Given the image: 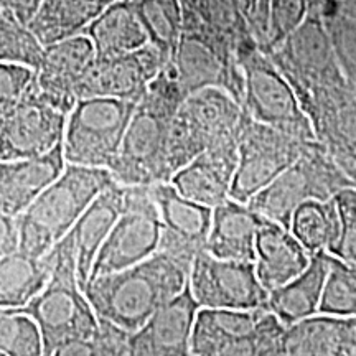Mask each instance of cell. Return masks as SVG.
I'll list each match as a JSON object with an SVG mask.
<instances>
[{
  "instance_id": "1",
  "label": "cell",
  "mask_w": 356,
  "mask_h": 356,
  "mask_svg": "<svg viewBox=\"0 0 356 356\" xmlns=\"http://www.w3.org/2000/svg\"><path fill=\"white\" fill-rule=\"evenodd\" d=\"M190 273V264L159 251L140 264L91 279L84 293L97 317L134 333L185 291Z\"/></svg>"
},
{
  "instance_id": "2",
  "label": "cell",
  "mask_w": 356,
  "mask_h": 356,
  "mask_svg": "<svg viewBox=\"0 0 356 356\" xmlns=\"http://www.w3.org/2000/svg\"><path fill=\"white\" fill-rule=\"evenodd\" d=\"M185 99L172 65H167L142 95L121 150L109 167L119 185L170 184L167 168L168 137L173 119Z\"/></svg>"
},
{
  "instance_id": "3",
  "label": "cell",
  "mask_w": 356,
  "mask_h": 356,
  "mask_svg": "<svg viewBox=\"0 0 356 356\" xmlns=\"http://www.w3.org/2000/svg\"><path fill=\"white\" fill-rule=\"evenodd\" d=\"M43 257L50 269L47 286L25 307L8 312L29 315L35 320L43 337L44 356H50L66 341L92 338L99 318L79 287L76 251L71 233Z\"/></svg>"
},
{
  "instance_id": "4",
  "label": "cell",
  "mask_w": 356,
  "mask_h": 356,
  "mask_svg": "<svg viewBox=\"0 0 356 356\" xmlns=\"http://www.w3.org/2000/svg\"><path fill=\"white\" fill-rule=\"evenodd\" d=\"M115 184L109 168L66 163L63 173L17 218L19 249L35 257L48 254L73 229L89 204Z\"/></svg>"
},
{
  "instance_id": "5",
  "label": "cell",
  "mask_w": 356,
  "mask_h": 356,
  "mask_svg": "<svg viewBox=\"0 0 356 356\" xmlns=\"http://www.w3.org/2000/svg\"><path fill=\"white\" fill-rule=\"evenodd\" d=\"M286 332L267 309H200L191 356H284Z\"/></svg>"
},
{
  "instance_id": "6",
  "label": "cell",
  "mask_w": 356,
  "mask_h": 356,
  "mask_svg": "<svg viewBox=\"0 0 356 356\" xmlns=\"http://www.w3.org/2000/svg\"><path fill=\"white\" fill-rule=\"evenodd\" d=\"M355 188L323 144L312 140L302 157L246 203L267 221L289 229L292 215L307 200H332Z\"/></svg>"
},
{
  "instance_id": "7",
  "label": "cell",
  "mask_w": 356,
  "mask_h": 356,
  "mask_svg": "<svg viewBox=\"0 0 356 356\" xmlns=\"http://www.w3.org/2000/svg\"><path fill=\"white\" fill-rule=\"evenodd\" d=\"M243 106L229 92L208 88L186 97L172 122L167 149L170 180L200 154L239 136Z\"/></svg>"
},
{
  "instance_id": "8",
  "label": "cell",
  "mask_w": 356,
  "mask_h": 356,
  "mask_svg": "<svg viewBox=\"0 0 356 356\" xmlns=\"http://www.w3.org/2000/svg\"><path fill=\"white\" fill-rule=\"evenodd\" d=\"M181 12L184 30L172 68L185 96L202 89L220 88L243 106L244 76L236 51L203 24L197 12Z\"/></svg>"
},
{
  "instance_id": "9",
  "label": "cell",
  "mask_w": 356,
  "mask_h": 356,
  "mask_svg": "<svg viewBox=\"0 0 356 356\" xmlns=\"http://www.w3.org/2000/svg\"><path fill=\"white\" fill-rule=\"evenodd\" d=\"M140 99L84 97L66 119L63 154L66 163L109 168Z\"/></svg>"
},
{
  "instance_id": "10",
  "label": "cell",
  "mask_w": 356,
  "mask_h": 356,
  "mask_svg": "<svg viewBox=\"0 0 356 356\" xmlns=\"http://www.w3.org/2000/svg\"><path fill=\"white\" fill-rule=\"evenodd\" d=\"M244 76L243 109L249 118L307 140H317L310 119L291 84L259 44L238 53Z\"/></svg>"
},
{
  "instance_id": "11",
  "label": "cell",
  "mask_w": 356,
  "mask_h": 356,
  "mask_svg": "<svg viewBox=\"0 0 356 356\" xmlns=\"http://www.w3.org/2000/svg\"><path fill=\"white\" fill-rule=\"evenodd\" d=\"M310 142L280 129L256 122L244 113L239 126V162L231 186V198L239 203H248L280 173L292 167Z\"/></svg>"
},
{
  "instance_id": "12",
  "label": "cell",
  "mask_w": 356,
  "mask_h": 356,
  "mask_svg": "<svg viewBox=\"0 0 356 356\" xmlns=\"http://www.w3.org/2000/svg\"><path fill=\"white\" fill-rule=\"evenodd\" d=\"M162 218L152 186H126L124 210L97 252L91 279L127 269L159 252Z\"/></svg>"
},
{
  "instance_id": "13",
  "label": "cell",
  "mask_w": 356,
  "mask_h": 356,
  "mask_svg": "<svg viewBox=\"0 0 356 356\" xmlns=\"http://www.w3.org/2000/svg\"><path fill=\"white\" fill-rule=\"evenodd\" d=\"M68 114L53 108L29 89L22 99L0 114V162L35 159L63 144Z\"/></svg>"
},
{
  "instance_id": "14",
  "label": "cell",
  "mask_w": 356,
  "mask_h": 356,
  "mask_svg": "<svg viewBox=\"0 0 356 356\" xmlns=\"http://www.w3.org/2000/svg\"><path fill=\"white\" fill-rule=\"evenodd\" d=\"M188 286L202 309L257 310L269 302L254 262L218 259L207 251L191 266Z\"/></svg>"
},
{
  "instance_id": "15",
  "label": "cell",
  "mask_w": 356,
  "mask_h": 356,
  "mask_svg": "<svg viewBox=\"0 0 356 356\" xmlns=\"http://www.w3.org/2000/svg\"><path fill=\"white\" fill-rule=\"evenodd\" d=\"M96 61V50L86 35H76L43 47L35 68L33 88L53 108L68 114L79 101V88Z\"/></svg>"
},
{
  "instance_id": "16",
  "label": "cell",
  "mask_w": 356,
  "mask_h": 356,
  "mask_svg": "<svg viewBox=\"0 0 356 356\" xmlns=\"http://www.w3.org/2000/svg\"><path fill=\"white\" fill-rule=\"evenodd\" d=\"M150 186L162 218V238L159 251L193 266L195 259L207 251L213 208L181 197L172 184Z\"/></svg>"
},
{
  "instance_id": "17",
  "label": "cell",
  "mask_w": 356,
  "mask_h": 356,
  "mask_svg": "<svg viewBox=\"0 0 356 356\" xmlns=\"http://www.w3.org/2000/svg\"><path fill=\"white\" fill-rule=\"evenodd\" d=\"M167 66V61L152 44L118 56H96L79 88L84 97H119L140 99L149 84Z\"/></svg>"
},
{
  "instance_id": "18",
  "label": "cell",
  "mask_w": 356,
  "mask_h": 356,
  "mask_svg": "<svg viewBox=\"0 0 356 356\" xmlns=\"http://www.w3.org/2000/svg\"><path fill=\"white\" fill-rule=\"evenodd\" d=\"M202 307L190 286L131 333L129 356H191V335Z\"/></svg>"
},
{
  "instance_id": "19",
  "label": "cell",
  "mask_w": 356,
  "mask_h": 356,
  "mask_svg": "<svg viewBox=\"0 0 356 356\" xmlns=\"http://www.w3.org/2000/svg\"><path fill=\"white\" fill-rule=\"evenodd\" d=\"M238 139L210 147L178 170L170 184L181 197L208 208L231 198V186L238 170Z\"/></svg>"
},
{
  "instance_id": "20",
  "label": "cell",
  "mask_w": 356,
  "mask_h": 356,
  "mask_svg": "<svg viewBox=\"0 0 356 356\" xmlns=\"http://www.w3.org/2000/svg\"><path fill=\"white\" fill-rule=\"evenodd\" d=\"M66 167L63 144L35 159L0 162V210L19 218Z\"/></svg>"
},
{
  "instance_id": "21",
  "label": "cell",
  "mask_w": 356,
  "mask_h": 356,
  "mask_svg": "<svg viewBox=\"0 0 356 356\" xmlns=\"http://www.w3.org/2000/svg\"><path fill=\"white\" fill-rule=\"evenodd\" d=\"M312 254L291 229L264 220L256 239V273L267 292L286 286L309 267Z\"/></svg>"
},
{
  "instance_id": "22",
  "label": "cell",
  "mask_w": 356,
  "mask_h": 356,
  "mask_svg": "<svg viewBox=\"0 0 356 356\" xmlns=\"http://www.w3.org/2000/svg\"><path fill=\"white\" fill-rule=\"evenodd\" d=\"M124 195L126 186L119 184L102 191L70 231L76 251L78 282L83 291H86L91 280L97 252L124 210Z\"/></svg>"
},
{
  "instance_id": "23",
  "label": "cell",
  "mask_w": 356,
  "mask_h": 356,
  "mask_svg": "<svg viewBox=\"0 0 356 356\" xmlns=\"http://www.w3.org/2000/svg\"><path fill=\"white\" fill-rule=\"evenodd\" d=\"M264 218L252 211L246 203L229 198L213 208L211 229L207 252L218 259L254 262L256 239Z\"/></svg>"
},
{
  "instance_id": "24",
  "label": "cell",
  "mask_w": 356,
  "mask_h": 356,
  "mask_svg": "<svg viewBox=\"0 0 356 356\" xmlns=\"http://www.w3.org/2000/svg\"><path fill=\"white\" fill-rule=\"evenodd\" d=\"M284 356H356V317L318 314L291 325Z\"/></svg>"
},
{
  "instance_id": "25",
  "label": "cell",
  "mask_w": 356,
  "mask_h": 356,
  "mask_svg": "<svg viewBox=\"0 0 356 356\" xmlns=\"http://www.w3.org/2000/svg\"><path fill=\"white\" fill-rule=\"evenodd\" d=\"M330 266L332 256L327 252L312 254L304 273L269 293L267 310L273 312L286 327L318 315Z\"/></svg>"
},
{
  "instance_id": "26",
  "label": "cell",
  "mask_w": 356,
  "mask_h": 356,
  "mask_svg": "<svg viewBox=\"0 0 356 356\" xmlns=\"http://www.w3.org/2000/svg\"><path fill=\"white\" fill-rule=\"evenodd\" d=\"M115 0H40L29 29L43 47L83 35Z\"/></svg>"
},
{
  "instance_id": "27",
  "label": "cell",
  "mask_w": 356,
  "mask_h": 356,
  "mask_svg": "<svg viewBox=\"0 0 356 356\" xmlns=\"http://www.w3.org/2000/svg\"><path fill=\"white\" fill-rule=\"evenodd\" d=\"M96 56H118L149 44L145 29L132 0H115L84 30Z\"/></svg>"
},
{
  "instance_id": "28",
  "label": "cell",
  "mask_w": 356,
  "mask_h": 356,
  "mask_svg": "<svg viewBox=\"0 0 356 356\" xmlns=\"http://www.w3.org/2000/svg\"><path fill=\"white\" fill-rule=\"evenodd\" d=\"M50 279L44 257L25 251L12 252L0 259V310H15L29 304Z\"/></svg>"
},
{
  "instance_id": "29",
  "label": "cell",
  "mask_w": 356,
  "mask_h": 356,
  "mask_svg": "<svg viewBox=\"0 0 356 356\" xmlns=\"http://www.w3.org/2000/svg\"><path fill=\"white\" fill-rule=\"evenodd\" d=\"M289 229L310 254H332L341 233V218L335 197L307 200L292 215Z\"/></svg>"
},
{
  "instance_id": "30",
  "label": "cell",
  "mask_w": 356,
  "mask_h": 356,
  "mask_svg": "<svg viewBox=\"0 0 356 356\" xmlns=\"http://www.w3.org/2000/svg\"><path fill=\"white\" fill-rule=\"evenodd\" d=\"M134 8L144 25L149 44L157 48L167 65L175 58L181 30L184 12L178 0H132Z\"/></svg>"
},
{
  "instance_id": "31",
  "label": "cell",
  "mask_w": 356,
  "mask_h": 356,
  "mask_svg": "<svg viewBox=\"0 0 356 356\" xmlns=\"http://www.w3.org/2000/svg\"><path fill=\"white\" fill-rule=\"evenodd\" d=\"M195 12L236 55L249 44H257L249 20L234 0H195Z\"/></svg>"
},
{
  "instance_id": "32",
  "label": "cell",
  "mask_w": 356,
  "mask_h": 356,
  "mask_svg": "<svg viewBox=\"0 0 356 356\" xmlns=\"http://www.w3.org/2000/svg\"><path fill=\"white\" fill-rule=\"evenodd\" d=\"M43 55V44L13 13L0 7V61L37 68Z\"/></svg>"
},
{
  "instance_id": "33",
  "label": "cell",
  "mask_w": 356,
  "mask_h": 356,
  "mask_svg": "<svg viewBox=\"0 0 356 356\" xmlns=\"http://www.w3.org/2000/svg\"><path fill=\"white\" fill-rule=\"evenodd\" d=\"M0 356H44L43 337L35 320L0 310Z\"/></svg>"
},
{
  "instance_id": "34",
  "label": "cell",
  "mask_w": 356,
  "mask_h": 356,
  "mask_svg": "<svg viewBox=\"0 0 356 356\" xmlns=\"http://www.w3.org/2000/svg\"><path fill=\"white\" fill-rule=\"evenodd\" d=\"M318 314L330 317H356V273L335 257H332Z\"/></svg>"
},
{
  "instance_id": "35",
  "label": "cell",
  "mask_w": 356,
  "mask_h": 356,
  "mask_svg": "<svg viewBox=\"0 0 356 356\" xmlns=\"http://www.w3.org/2000/svg\"><path fill=\"white\" fill-rule=\"evenodd\" d=\"M307 15H309V6L305 0H270L267 32L261 50L269 53L286 42V38L304 24Z\"/></svg>"
},
{
  "instance_id": "36",
  "label": "cell",
  "mask_w": 356,
  "mask_h": 356,
  "mask_svg": "<svg viewBox=\"0 0 356 356\" xmlns=\"http://www.w3.org/2000/svg\"><path fill=\"white\" fill-rule=\"evenodd\" d=\"M335 202L341 218V233L330 256L356 273V188L341 190L335 195Z\"/></svg>"
},
{
  "instance_id": "37",
  "label": "cell",
  "mask_w": 356,
  "mask_h": 356,
  "mask_svg": "<svg viewBox=\"0 0 356 356\" xmlns=\"http://www.w3.org/2000/svg\"><path fill=\"white\" fill-rule=\"evenodd\" d=\"M35 70L26 65L0 61V114L10 109L32 88Z\"/></svg>"
},
{
  "instance_id": "38",
  "label": "cell",
  "mask_w": 356,
  "mask_h": 356,
  "mask_svg": "<svg viewBox=\"0 0 356 356\" xmlns=\"http://www.w3.org/2000/svg\"><path fill=\"white\" fill-rule=\"evenodd\" d=\"M129 340L131 333L104 318H99L92 335L96 356H129Z\"/></svg>"
},
{
  "instance_id": "39",
  "label": "cell",
  "mask_w": 356,
  "mask_h": 356,
  "mask_svg": "<svg viewBox=\"0 0 356 356\" xmlns=\"http://www.w3.org/2000/svg\"><path fill=\"white\" fill-rule=\"evenodd\" d=\"M333 44L345 68L356 74V24L340 19L333 26Z\"/></svg>"
},
{
  "instance_id": "40",
  "label": "cell",
  "mask_w": 356,
  "mask_h": 356,
  "mask_svg": "<svg viewBox=\"0 0 356 356\" xmlns=\"http://www.w3.org/2000/svg\"><path fill=\"white\" fill-rule=\"evenodd\" d=\"M20 233L19 221L15 216L7 215L0 210V259L12 252L19 251Z\"/></svg>"
},
{
  "instance_id": "41",
  "label": "cell",
  "mask_w": 356,
  "mask_h": 356,
  "mask_svg": "<svg viewBox=\"0 0 356 356\" xmlns=\"http://www.w3.org/2000/svg\"><path fill=\"white\" fill-rule=\"evenodd\" d=\"M38 3L40 0H0V7L13 13L25 25H29V22L32 20Z\"/></svg>"
},
{
  "instance_id": "42",
  "label": "cell",
  "mask_w": 356,
  "mask_h": 356,
  "mask_svg": "<svg viewBox=\"0 0 356 356\" xmlns=\"http://www.w3.org/2000/svg\"><path fill=\"white\" fill-rule=\"evenodd\" d=\"M50 356H96V348L92 338H81L60 345Z\"/></svg>"
},
{
  "instance_id": "43",
  "label": "cell",
  "mask_w": 356,
  "mask_h": 356,
  "mask_svg": "<svg viewBox=\"0 0 356 356\" xmlns=\"http://www.w3.org/2000/svg\"><path fill=\"white\" fill-rule=\"evenodd\" d=\"M238 3V7L241 8V12L246 15V19L249 20V25L252 29V22H254L256 17V8H257V0H234Z\"/></svg>"
},
{
  "instance_id": "44",
  "label": "cell",
  "mask_w": 356,
  "mask_h": 356,
  "mask_svg": "<svg viewBox=\"0 0 356 356\" xmlns=\"http://www.w3.org/2000/svg\"><path fill=\"white\" fill-rule=\"evenodd\" d=\"M181 6V10H195V0H178Z\"/></svg>"
},
{
  "instance_id": "45",
  "label": "cell",
  "mask_w": 356,
  "mask_h": 356,
  "mask_svg": "<svg viewBox=\"0 0 356 356\" xmlns=\"http://www.w3.org/2000/svg\"><path fill=\"white\" fill-rule=\"evenodd\" d=\"M353 2H356V0H353Z\"/></svg>"
}]
</instances>
